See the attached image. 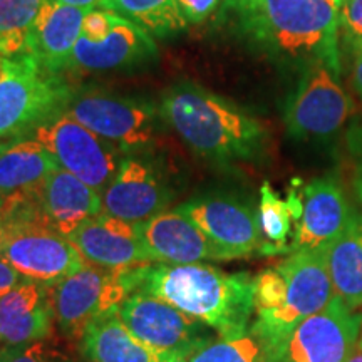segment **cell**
Here are the masks:
<instances>
[{
	"instance_id": "1",
	"label": "cell",
	"mask_w": 362,
	"mask_h": 362,
	"mask_svg": "<svg viewBox=\"0 0 362 362\" xmlns=\"http://www.w3.org/2000/svg\"><path fill=\"white\" fill-rule=\"evenodd\" d=\"M342 0H223L243 39L265 56L302 71L322 64L341 74Z\"/></svg>"
},
{
	"instance_id": "2",
	"label": "cell",
	"mask_w": 362,
	"mask_h": 362,
	"mask_svg": "<svg viewBox=\"0 0 362 362\" xmlns=\"http://www.w3.org/2000/svg\"><path fill=\"white\" fill-rule=\"evenodd\" d=\"M131 292L161 298L198 322L214 329L220 339L247 334L253 315V277L226 274L205 264L173 265L161 262L123 270Z\"/></svg>"
},
{
	"instance_id": "3",
	"label": "cell",
	"mask_w": 362,
	"mask_h": 362,
	"mask_svg": "<svg viewBox=\"0 0 362 362\" xmlns=\"http://www.w3.org/2000/svg\"><path fill=\"white\" fill-rule=\"evenodd\" d=\"M336 297L324 248L296 250L277 265L253 277L250 332L264 344L270 362H279L298 325Z\"/></svg>"
},
{
	"instance_id": "4",
	"label": "cell",
	"mask_w": 362,
	"mask_h": 362,
	"mask_svg": "<svg viewBox=\"0 0 362 362\" xmlns=\"http://www.w3.org/2000/svg\"><path fill=\"white\" fill-rule=\"evenodd\" d=\"M160 116L208 160L248 161L264 151L265 128L228 99L193 83H178L161 96Z\"/></svg>"
},
{
	"instance_id": "5",
	"label": "cell",
	"mask_w": 362,
	"mask_h": 362,
	"mask_svg": "<svg viewBox=\"0 0 362 362\" xmlns=\"http://www.w3.org/2000/svg\"><path fill=\"white\" fill-rule=\"evenodd\" d=\"M72 90L59 72L29 54L4 59L0 72V139L21 138L64 110Z\"/></svg>"
},
{
	"instance_id": "6",
	"label": "cell",
	"mask_w": 362,
	"mask_h": 362,
	"mask_svg": "<svg viewBox=\"0 0 362 362\" xmlns=\"http://www.w3.org/2000/svg\"><path fill=\"white\" fill-rule=\"evenodd\" d=\"M30 138L51 153L62 170L103 193L115 178L123 151L76 121L66 110L54 112L30 131Z\"/></svg>"
},
{
	"instance_id": "7",
	"label": "cell",
	"mask_w": 362,
	"mask_h": 362,
	"mask_svg": "<svg viewBox=\"0 0 362 362\" xmlns=\"http://www.w3.org/2000/svg\"><path fill=\"white\" fill-rule=\"evenodd\" d=\"M64 110L121 151L144 148L155 138L158 111L146 99L86 88L72 90Z\"/></svg>"
},
{
	"instance_id": "8",
	"label": "cell",
	"mask_w": 362,
	"mask_h": 362,
	"mask_svg": "<svg viewBox=\"0 0 362 362\" xmlns=\"http://www.w3.org/2000/svg\"><path fill=\"white\" fill-rule=\"evenodd\" d=\"M117 314L136 339L175 362H185L210 342L205 324L146 292H131Z\"/></svg>"
},
{
	"instance_id": "9",
	"label": "cell",
	"mask_w": 362,
	"mask_h": 362,
	"mask_svg": "<svg viewBox=\"0 0 362 362\" xmlns=\"http://www.w3.org/2000/svg\"><path fill=\"white\" fill-rule=\"evenodd\" d=\"M339 76L322 64L304 71L284 112L287 133L293 139L330 138L349 119L354 104Z\"/></svg>"
},
{
	"instance_id": "10",
	"label": "cell",
	"mask_w": 362,
	"mask_h": 362,
	"mask_svg": "<svg viewBox=\"0 0 362 362\" xmlns=\"http://www.w3.org/2000/svg\"><path fill=\"white\" fill-rule=\"evenodd\" d=\"M129 296L123 270L86 264L54 288L56 322L69 341H83L93 322L116 310Z\"/></svg>"
},
{
	"instance_id": "11",
	"label": "cell",
	"mask_w": 362,
	"mask_h": 362,
	"mask_svg": "<svg viewBox=\"0 0 362 362\" xmlns=\"http://www.w3.org/2000/svg\"><path fill=\"white\" fill-rule=\"evenodd\" d=\"M4 223V221H2ZM0 257L27 279L57 285L88 264L64 235L45 223L6 225Z\"/></svg>"
},
{
	"instance_id": "12",
	"label": "cell",
	"mask_w": 362,
	"mask_h": 362,
	"mask_svg": "<svg viewBox=\"0 0 362 362\" xmlns=\"http://www.w3.org/2000/svg\"><path fill=\"white\" fill-rule=\"evenodd\" d=\"M194 221L218 252L221 260L242 259L264 248L259 214L247 203L228 197L193 198L178 206Z\"/></svg>"
},
{
	"instance_id": "13",
	"label": "cell",
	"mask_w": 362,
	"mask_h": 362,
	"mask_svg": "<svg viewBox=\"0 0 362 362\" xmlns=\"http://www.w3.org/2000/svg\"><path fill=\"white\" fill-rule=\"evenodd\" d=\"M362 314L339 297L305 319L285 344L279 362H346L359 334Z\"/></svg>"
},
{
	"instance_id": "14",
	"label": "cell",
	"mask_w": 362,
	"mask_h": 362,
	"mask_svg": "<svg viewBox=\"0 0 362 362\" xmlns=\"http://www.w3.org/2000/svg\"><path fill=\"white\" fill-rule=\"evenodd\" d=\"M101 200L103 214L139 223L165 211L171 192L148 161L124 156Z\"/></svg>"
},
{
	"instance_id": "15",
	"label": "cell",
	"mask_w": 362,
	"mask_h": 362,
	"mask_svg": "<svg viewBox=\"0 0 362 362\" xmlns=\"http://www.w3.org/2000/svg\"><path fill=\"white\" fill-rule=\"evenodd\" d=\"M67 238L88 264L103 269L126 270L153 262L139 240L138 223L107 214L83 221Z\"/></svg>"
},
{
	"instance_id": "16",
	"label": "cell",
	"mask_w": 362,
	"mask_h": 362,
	"mask_svg": "<svg viewBox=\"0 0 362 362\" xmlns=\"http://www.w3.org/2000/svg\"><path fill=\"white\" fill-rule=\"evenodd\" d=\"M54 288L56 285L25 277L0 296V346H22L52 336Z\"/></svg>"
},
{
	"instance_id": "17",
	"label": "cell",
	"mask_w": 362,
	"mask_h": 362,
	"mask_svg": "<svg viewBox=\"0 0 362 362\" xmlns=\"http://www.w3.org/2000/svg\"><path fill=\"white\" fill-rule=\"evenodd\" d=\"M302 203V216L288 252L325 248L346 230L354 215L342 187L330 176L305 185Z\"/></svg>"
},
{
	"instance_id": "18",
	"label": "cell",
	"mask_w": 362,
	"mask_h": 362,
	"mask_svg": "<svg viewBox=\"0 0 362 362\" xmlns=\"http://www.w3.org/2000/svg\"><path fill=\"white\" fill-rule=\"evenodd\" d=\"M138 233L153 262L187 265L221 260L205 233L178 208L139 221Z\"/></svg>"
},
{
	"instance_id": "19",
	"label": "cell",
	"mask_w": 362,
	"mask_h": 362,
	"mask_svg": "<svg viewBox=\"0 0 362 362\" xmlns=\"http://www.w3.org/2000/svg\"><path fill=\"white\" fill-rule=\"evenodd\" d=\"M156 56L158 47L151 35L115 12L111 33L99 42L81 35L67 66L84 71H111L144 64Z\"/></svg>"
},
{
	"instance_id": "20",
	"label": "cell",
	"mask_w": 362,
	"mask_h": 362,
	"mask_svg": "<svg viewBox=\"0 0 362 362\" xmlns=\"http://www.w3.org/2000/svg\"><path fill=\"white\" fill-rule=\"evenodd\" d=\"M86 12L47 0L30 27L24 52L47 69L61 72L69 64L74 45L81 37Z\"/></svg>"
},
{
	"instance_id": "21",
	"label": "cell",
	"mask_w": 362,
	"mask_h": 362,
	"mask_svg": "<svg viewBox=\"0 0 362 362\" xmlns=\"http://www.w3.org/2000/svg\"><path fill=\"white\" fill-rule=\"evenodd\" d=\"M39 198L47 225L64 237L83 221L103 214L101 193L62 168L45 178Z\"/></svg>"
},
{
	"instance_id": "22",
	"label": "cell",
	"mask_w": 362,
	"mask_h": 362,
	"mask_svg": "<svg viewBox=\"0 0 362 362\" xmlns=\"http://www.w3.org/2000/svg\"><path fill=\"white\" fill-rule=\"evenodd\" d=\"M81 351L90 362H175L136 339L117 309L89 325L81 341Z\"/></svg>"
},
{
	"instance_id": "23",
	"label": "cell",
	"mask_w": 362,
	"mask_h": 362,
	"mask_svg": "<svg viewBox=\"0 0 362 362\" xmlns=\"http://www.w3.org/2000/svg\"><path fill=\"white\" fill-rule=\"evenodd\" d=\"M57 168L51 153L34 138H13L0 155V197L35 192Z\"/></svg>"
},
{
	"instance_id": "24",
	"label": "cell",
	"mask_w": 362,
	"mask_h": 362,
	"mask_svg": "<svg viewBox=\"0 0 362 362\" xmlns=\"http://www.w3.org/2000/svg\"><path fill=\"white\" fill-rule=\"evenodd\" d=\"M336 297L352 312L362 307V215L354 214L339 237L324 248Z\"/></svg>"
},
{
	"instance_id": "25",
	"label": "cell",
	"mask_w": 362,
	"mask_h": 362,
	"mask_svg": "<svg viewBox=\"0 0 362 362\" xmlns=\"http://www.w3.org/2000/svg\"><path fill=\"white\" fill-rule=\"evenodd\" d=\"M99 7L134 22L151 37H170L188 24L176 0H101Z\"/></svg>"
},
{
	"instance_id": "26",
	"label": "cell",
	"mask_w": 362,
	"mask_h": 362,
	"mask_svg": "<svg viewBox=\"0 0 362 362\" xmlns=\"http://www.w3.org/2000/svg\"><path fill=\"white\" fill-rule=\"evenodd\" d=\"M47 0H0V54L24 52L27 35Z\"/></svg>"
},
{
	"instance_id": "27",
	"label": "cell",
	"mask_w": 362,
	"mask_h": 362,
	"mask_svg": "<svg viewBox=\"0 0 362 362\" xmlns=\"http://www.w3.org/2000/svg\"><path fill=\"white\" fill-rule=\"evenodd\" d=\"M292 210L287 200H282L269 181H264L260 188V205H259V221L262 235L265 237L264 255L288 252L287 238L292 228Z\"/></svg>"
},
{
	"instance_id": "28",
	"label": "cell",
	"mask_w": 362,
	"mask_h": 362,
	"mask_svg": "<svg viewBox=\"0 0 362 362\" xmlns=\"http://www.w3.org/2000/svg\"><path fill=\"white\" fill-rule=\"evenodd\" d=\"M185 362H270V357L259 337L248 330L240 337L206 342Z\"/></svg>"
},
{
	"instance_id": "29",
	"label": "cell",
	"mask_w": 362,
	"mask_h": 362,
	"mask_svg": "<svg viewBox=\"0 0 362 362\" xmlns=\"http://www.w3.org/2000/svg\"><path fill=\"white\" fill-rule=\"evenodd\" d=\"M0 362H81L56 341H44L11 346L0 349Z\"/></svg>"
},
{
	"instance_id": "30",
	"label": "cell",
	"mask_w": 362,
	"mask_h": 362,
	"mask_svg": "<svg viewBox=\"0 0 362 362\" xmlns=\"http://www.w3.org/2000/svg\"><path fill=\"white\" fill-rule=\"evenodd\" d=\"M339 47L357 57L362 52V0H342L339 12Z\"/></svg>"
},
{
	"instance_id": "31",
	"label": "cell",
	"mask_w": 362,
	"mask_h": 362,
	"mask_svg": "<svg viewBox=\"0 0 362 362\" xmlns=\"http://www.w3.org/2000/svg\"><path fill=\"white\" fill-rule=\"evenodd\" d=\"M112 24H115V12L101 7L90 8L84 13L81 35L93 42H99L111 33Z\"/></svg>"
},
{
	"instance_id": "32",
	"label": "cell",
	"mask_w": 362,
	"mask_h": 362,
	"mask_svg": "<svg viewBox=\"0 0 362 362\" xmlns=\"http://www.w3.org/2000/svg\"><path fill=\"white\" fill-rule=\"evenodd\" d=\"M347 149L354 165V187L356 193L362 203V121L352 124L346 136Z\"/></svg>"
},
{
	"instance_id": "33",
	"label": "cell",
	"mask_w": 362,
	"mask_h": 362,
	"mask_svg": "<svg viewBox=\"0 0 362 362\" xmlns=\"http://www.w3.org/2000/svg\"><path fill=\"white\" fill-rule=\"evenodd\" d=\"M187 22L200 24L216 11L221 0H176Z\"/></svg>"
},
{
	"instance_id": "34",
	"label": "cell",
	"mask_w": 362,
	"mask_h": 362,
	"mask_svg": "<svg viewBox=\"0 0 362 362\" xmlns=\"http://www.w3.org/2000/svg\"><path fill=\"white\" fill-rule=\"evenodd\" d=\"M25 277L21 275L13 267L0 257V296L12 291L17 284H21Z\"/></svg>"
},
{
	"instance_id": "35",
	"label": "cell",
	"mask_w": 362,
	"mask_h": 362,
	"mask_svg": "<svg viewBox=\"0 0 362 362\" xmlns=\"http://www.w3.org/2000/svg\"><path fill=\"white\" fill-rule=\"evenodd\" d=\"M352 84H354L356 93L362 99V52L354 59V67H352Z\"/></svg>"
},
{
	"instance_id": "36",
	"label": "cell",
	"mask_w": 362,
	"mask_h": 362,
	"mask_svg": "<svg viewBox=\"0 0 362 362\" xmlns=\"http://www.w3.org/2000/svg\"><path fill=\"white\" fill-rule=\"evenodd\" d=\"M57 4H66V6L79 7L83 11H90V8H96L101 4V0H52Z\"/></svg>"
},
{
	"instance_id": "37",
	"label": "cell",
	"mask_w": 362,
	"mask_h": 362,
	"mask_svg": "<svg viewBox=\"0 0 362 362\" xmlns=\"http://www.w3.org/2000/svg\"><path fill=\"white\" fill-rule=\"evenodd\" d=\"M346 362H362V322H361L359 334H357V339H356L354 346H352L351 354H349V357H347Z\"/></svg>"
},
{
	"instance_id": "38",
	"label": "cell",
	"mask_w": 362,
	"mask_h": 362,
	"mask_svg": "<svg viewBox=\"0 0 362 362\" xmlns=\"http://www.w3.org/2000/svg\"><path fill=\"white\" fill-rule=\"evenodd\" d=\"M4 242H6V226H4L2 218H0V252H2Z\"/></svg>"
},
{
	"instance_id": "39",
	"label": "cell",
	"mask_w": 362,
	"mask_h": 362,
	"mask_svg": "<svg viewBox=\"0 0 362 362\" xmlns=\"http://www.w3.org/2000/svg\"><path fill=\"white\" fill-rule=\"evenodd\" d=\"M12 139H13V138H12ZM12 139H0V155H2V153L6 151L7 146H8V144H11Z\"/></svg>"
},
{
	"instance_id": "40",
	"label": "cell",
	"mask_w": 362,
	"mask_h": 362,
	"mask_svg": "<svg viewBox=\"0 0 362 362\" xmlns=\"http://www.w3.org/2000/svg\"><path fill=\"white\" fill-rule=\"evenodd\" d=\"M4 59H6V56H2V54H0V72H2V67H4Z\"/></svg>"
},
{
	"instance_id": "41",
	"label": "cell",
	"mask_w": 362,
	"mask_h": 362,
	"mask_svg": "<svg viewBox=\"0 0 362 362\" xmlns=\"http://www.w3.org/2000/svg\"><path fill=\"white\" fill-rule=\"evenodd\" d=\"M2 206H4V198L0 197V214H2Z\"/></svg>"
}]
</instances>
